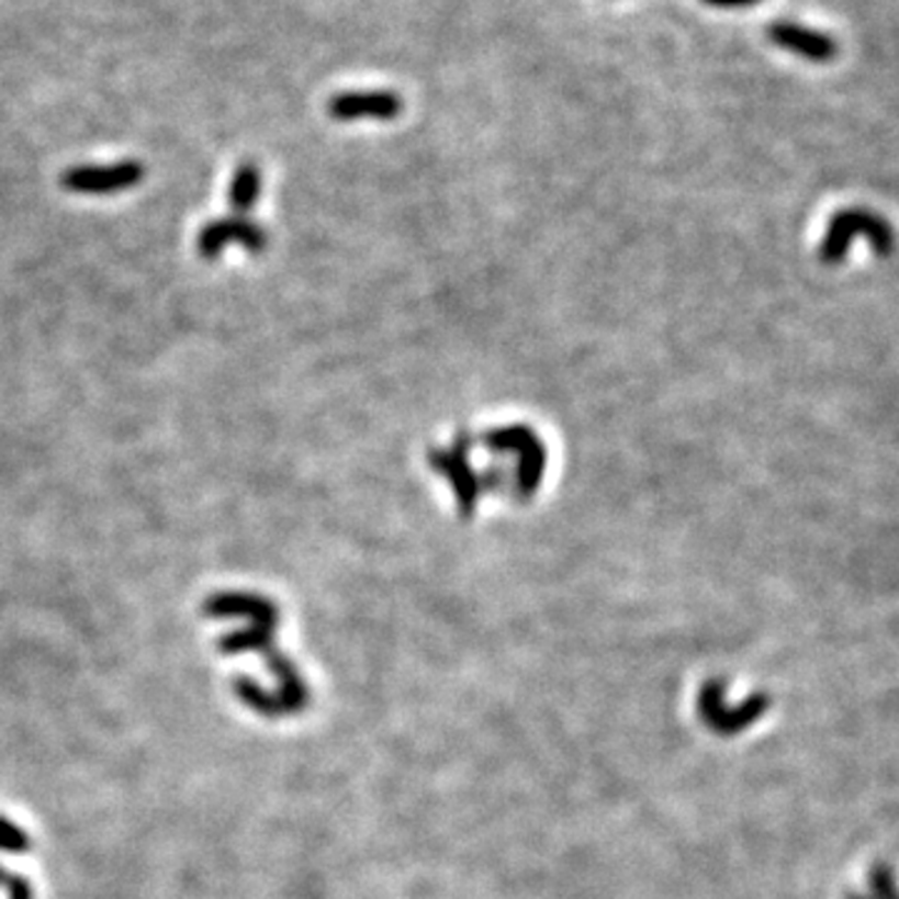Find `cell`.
<instances>
[{
  "instance_id": "277c9868",
  "label": "cell",
  "mask_w": 899,
  "mask_h": 899,
  "mask_svg": "<svg viewBox=\"0 0 899 899\" xmlns=\"http://www.w3.org/2000/svg\"><path fill=\"white\" fill-rule=\"evenodd\" d=\"M403 98L393 90H345L330 98L328 115L340 123H356L372 117V121H395L403 113Z\"/></svg>"
},
{
  "instance_id": "3957f363",
  "label": "cell",
  "mask_w": 899,
  "mask_h": 899,
  "mask_svg": "<svg viewBox=\"0 0 899 899\" xmlns=\"http://www.w3.org/2000/svg\"><path fill=\"white\" fill-rule=\"evenodd\" d=\"M228 245H240L248 252H262L268 248V233L248 217H217L200 228L195 250L203 260H215Z\"/></svg>"
},
{
  "instance_id": "8992f818",
  "label": "cell",
  "mask_w": 899,
  "mask_h": 899,
  "mask_svg": "<svg viewBox=\"0 0 899 899\" xmlns=\"http://www.w3.org/2000/svg\"><path fill=\"white\" fill-rule=\"evenodd\" d=\"M430 465L435 472H442V475H448L452 490H456L458 495V507L465 515H472L477 505V495L483 493L485 485L480 483L475 472L470 470L468 465V442L465 438H458L456 448L450 452H438L432 450L430 452Z\"/></svg>"
},
{
  "instance_id": "6da1fadb",
  "label": "cell",
  "mask_w": 899,
  "mask_h": 899,
  "mask_svg": "<svg viewBox=\"0 0 899 899\" xmlns=\"http://www.w3.org/2000/svg\"><path fill=\"white\" fill-rule=\"evenodd\" d=\"M145 166L138 160H121L111 166H76L60 176V186L76 195H113L141 186Z\"/></svg>"
},
{
  "instance_id": "52a82bcc",
  "label": "cell",
  "mask_w": 899,
  "mask_h": 899,
  "mask_svg": "<svg viewBox=\"0 0 899 899\" xmlns=\"http://www.w3.org/2000/svg\"><path fill=\"white\" fill-rule=\"evenodd\" d=\"M205 615L211 617H245L250 622H278V607L268 597L250 593H221L211 595L205 603Z\"/></svg>"
},
{
  "instance_id": "5b68a950",
  "label": "cell",
  "mask_w": 899,
  "mask_h": 899,
  "mask_svg": "<svg viewBox=\"0 0 899 899\" xmlns=\"http://www.w3.org/2000/svg\"><path fill=\"white\" fill-rule=\"evenodd\" d=\"M767 38L772 45L783 48L793 56H799L810 63H832L838 58L840 45L830 33L814 31L810 25L795 21H775L767 25Z\"/></svg>"
},
{
  "instance_id": "ba28073f",
  "label": "cell",
  "mask_w": 899,
  "mask_h": 899,
  "mask_svg": "<svg viewBox=\"0 0 899 899\" xmlns=\"http://www.w3.org/2000/svg\"><path fill=\"white\" fill-rule=\"evenodd\" d=\"M260 190H262V170L252 160L240 162V166L233 172L231 190H228L233 211L240 217L245 213H250L258 203Z\"/></svg>"
},
{
  "instance_id": "9c48e42d",
  "label": "cell",
  "mask_w": 899,
  "mask_h": 899,
  "mask_svg": "<svg viewBox=\"0 0 899 899\" xmlns=\"http://www.w3.org/2000/svg\"><path fill=\"white\" fill-rule=\"evenodd\" d=\"M705 5L720 8V11H740V8H755L762 0H703Z\"/></svg>"
},
{
  "instance_id": "7a4b0ae2",
  "label": "cell",
  "mask_w": 899,
  "mask_h": 899,
  "mask_svg": "<svg viewBox=\"0 0 899 899\" xmlns=\"http://www.w3.org/2000/svg\"><path fill=\"white\" fill-rule=\"evenodd\" d=\"M855 235H867L879 252H889V248H892V233H889L887 225L879 221L877 215H872L867 211H844L832 217L828 238H824L820 250L822 260L828 262V266L840 262L847 256Z\"/></svg>"
}]
</instances>
